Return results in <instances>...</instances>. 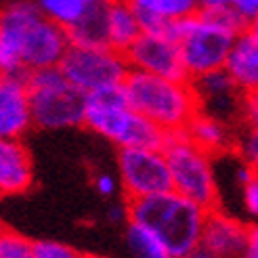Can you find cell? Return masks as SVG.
I'll use <instances>...</instances> for the list:
<instances>
[{"label": "cell", "instance_id": "cell-3", "mask_svg": "<svg viewBox=\"0 0 258 258\" xmlns=\"http://www.w3.org/2000/svg\"><path fill=\"white\" fill-rule=\"evenodd\" d=\"M126 103L164 133L185 131L200 111L189 80L162 78L131 70L120 86Z\"/></svg>", "mask_w": 258, "mask_h": 258}, {"label": "cell", "instance_id": "cell-19", "mask_svg": "<svg viewBox=\"0 0 258 258\" xmlns=\"http://www.w3.org/2000/svg\"><path fill=\"white\" fill-rule=\"evenodd\" d=\"M105 17H107V46L124 50L143 34L141 19L137 15L131 0H105Z\"/></svg>", "mask_w": 258, "mask_h": 258}, {"label": "cell", "instance_id": "cell-7", "mask_svg": "<svg viewBox=\"0 0 258 258\" xmlns=\"http://www.w3.org/2000/svg\"><path fill=\"white\" fill-rule=\"evenodd\" d=\"M59 70L84 95L120 88L131 72L124 53L111 46H70Z\"/></svg>", "mask_w": 258, "mask_h": 258}, {"label": "cell", "instance_id": "cell-24", "mask_svg": "<svg viewBox=\"0 0 258 258\" xmlns=\"http://www.w3.org/2000/svg\"><path fill=\"white\" fill-rule=\"evenodd\" d=\"M233 151L241 162H246L252 170L258 172V131L239 124V128H235Z\"/></svg>", "mask_w": 258, "mask_h": 258}, {"label": "cell", "instance_id": "cell-9", "mask_svg": "<svg viewBox=\"0 0 258 258\" xmlns=\"http://www.w3.org/2000/svg\"><path fill=\"white\" fill-rule=\"evenodd\" d=\"M128 68L135 72H145L162 78L187 80L178 44L172 34L143 32L137 40L124 50Z\"/></svg>", "mask_w": 258, "mask_h": 258}, {"label": "cell", "instance_id": "cell-13", "mask_svg": "<svg viewBox=\"0 0 258 258\" xmlns=\"http://www.w3.org/2000/svg\"><path fill=\"white\" fill-rule=\"evenodd\" d=\"M248 241V225L239 216L216 206L206 212L200 246L212 258H243Z\"/></svg>", "mask_w": 258, "mask_h": 258}, {"label": "cell", "instance_id": "cell-29", "mask_svg": "<svg viewBox=\"0 0 258 258\" xmlns=\"http://www.w3.org/2000/svg\"><path fill=\"white\" fill-rule=\"evenodd\" d=\"M107 221L113 223V225H118V223H128V202H115L109 206V210H107Z\"/></svg>", "mask_w": 258, "mask_h": 258}, {"label": "cell", "instance_id": "cell-5", "mask_svg": "<svg viewBox=\"0 0 258 258\" xmlns=\"http://www.w3.org/2000/svg\"><path fill=\"white\" fill-rule=\"evenodd\" d=\"M162 151L168 164L172 191L206 210L216 208L218 180L214 158L210 153L193 143L185 131L166 133Z\"/></svg>", "mask_w": 258, "mask_h": 258}, {"label": "cell", "instance_id": "cell-18", "mask_svg": "<svg viewBox=\"0 0 258 258\" xmlns=\"http://www.w3.org/2000/svg\"><path fill=\"white\" fill-rule=\"evenodd\" d=\"M185 133L193 143L204 151H208L212 158L231 151L235 143V126H229L227 122L218 120L206 111H198L193 115Z\"/></svg>", "mask_w": 258, "mask_h": 258}, {"label": "cell", "instance_id": "cell-35", "mask_svg": "<svg viewBox=\"0 0 258 258\" xmlns=\"http://www.w3.org/2000/svg\"><path fill=\"white\" fill-rule=\"evenodd\" d=\"M88 5H95V3H101V0H86Z\"/></svg>", "mask_w": 258, "mask_h": 258}, {"label": "cell", "instance_id": "cell-33", "mask_svg": "<svg viewBox=\"0 0 258 258\" xmlns=\"http://www.w3.org/2000/svg\"><path fill=\"white\" fill-rule=\"evenodd\" d=\"M248 30H252L254 34H258V15H254V17L248 21Z\"/></svg>", "mask_w": 258, "mask_h": 258}, {"label": "cell", "instance_id": "cell-32", "mask_svg": "<svg viewBox=\"0 0 258 258\" xmlns=\"http://www.w3.org/2000/svg\"><path fill=\"white\" fill-rule=\"evenodd\" d=\"M200 9H221V7H233V0H198Z\"/></svg>", "mask_w": 258, "mask_h": 258}, {"label": "cell", "instance_id": "cell-6", "mask_svg": "<svg viewBox=\"0 0 258 258\" xmlns=\"http://www.w3.org/2000/svg\"><path fill=\"white\" fill-rule=\"evenodd\" d=\"M30 88L32 120L42 131H66L82 126L86 95L80 93L59 68L36 70L25 76Z\"/></svg>", "mask_w": 258, "mask_h": 258}, {"label": "cell", "instance_id": "cell-22", "mask_svg": "<svg viewBox=\"0 0 258 258\" xmlns=\"http://www.w3.org/2000/svg\"><path fill=\"white\" fill-rule=\"evenodd\" d=\"M36 7L46 19L68 30L86 11L88 3L86 0H36Z\"/></svg>", "mask_w": 258, "mask_h": 258}, {"label": "cell", "instance_id": "cell-8", "mask_svg": "<svg viewBox=\"0 0 258 258\" xmlns=\"http://www.w3.org/2000/svg\"><path fill=\"white\" fill-rule=\"evenodd\" d=\"M118 180L124 200H141L170 191V172L164 151L153 147H122L118 149Z\"/></svg>", "mask_w": 258, "mask_h": 258}, {"label": "cell", "instance_id": "cell-17", "mask_svg": "<svg viewBox=\"0 0 258 258\" xmlns=\"http://www.w3.org/2000/svg\"><path fill=\"white\" fill-rule=\"evenodd\" d=\"M225 70L243 93L258 90V34L246 28L235 36Z\"/></svg>", "mask_w": 258, "mask_h": 258}, {"label": "cell", "instance_id": "cell-14", "mask_svg": "<svg viewBox=\"0 0 258 258\" xmlns=\"http://www.w3.org/2000/svg\"><path fill=\"white\" fill-rule=\"evenodd\" d=\"M34 128L25 76L0 74V139H23Z\"/></svg>", "mask_w": 258, "mask_h": 258}, {"label": "cell", "instance_id": "cell-31", "mask_svg": "<svg viewBox=\"0 0 258 258\" xmlns=\"http://www.w3.org/2000/svg\"><path fill=\"white\" fill-rule=\"evenodd\" d=\"M243 258H258V223L248 225V241Z\"/></svg>", "mask_w": 258, "mask_h": 258}, {"label": "cell", "instance_id": "cell-1", "mask_svg": "<svg viewBox=\"0 0 258 258\" xmlns=\"http://www.w3.org/2000/svg\"><path fill=\"white\" fill-rule=\"evenodd\" d=\"M248 28L233 7L200 9L174 23V40L183 59L187 80L223 70L235 36Z\"/></svg>", "mask_w": 258, "mask_h": 258}, {"label": "cell", "instance_id": "cell-10", "mask_svg": "<svg viewBox=\"0 0 258 258\" xmlns=\"http://www.w3.org/2000/svg\"><path fill=\"white\" fill-rule=\"evenodd\" d=\"M68 30L57 25L55 21L46 19L42 13L32 19L21 40V59L23 72L44 70V68H59L61 59L66 57L70 48Z\"/></svg>", "mask_w": 258, "mask_h": 258}, {"label": "cell", "instance_id": "cell-26", "mask_svg": "<svg viewBox=\"0 0 258 258\" xmlns=\"http://www.w3.org/2000/svg\"><path fill=\"white\" fill-rule=\"evenodd\" d=\"M239 193H241L243 210H246L252 218H258V172L256 170L252 172V176L246 180V183H243Z\"/></svg>", "mask_w": 258, "mask_h": 258}, {"label": "cell", "instance_id": "cell-27", "mask_svg": "<svg viewBox=\"0 0 258 258\" xmlns=\"http://www.w3.org/2000/svg\"><path fill=\"white\" fill-rule=\"evenodd\" d=\"M241 124L258 131V90L243 95V109H241Z\"/></svg>", "mask_w": 258, "mask_h": 258}, {"label": "cell", "instance_id": "cell-2", "mask_svg": "<svg viewBox=\"0 0 258 258\" xmlns=\"http://www.w3.org/2000/svg\"><path fill=\"white\" fill-rule=\"evenodd\" d=\"M206 212V208L178 196L172 189L128 202V221L153 231L172 258H185L189 252L200 248Z\"/></svg>", "mask_w": 258, "mask_h": 258}, {"label": "cell", "instance_id": "cell-30", "mask_svg": "<svg viewBox=\"0 0 258 258\" xmlns=\"http://www.w3.org/2000/svg\"><path fill=\"white\" fill-rule=\"evenodd\" d=\"M233 9L246 21H250L254 15H258V0H233Z\"/></svg>", "mask_w": 258, "mask_h": 258}, {"label": "cell", "instance_id": "cell-15", "mask_svg": "<svg viewBox=\"0 0 258 258\" xmlns=\"http://www.w3.org/2000/svg\"><path fill=\"white\" fill-rule=\"evenodd\" d=\"M34 185V160L23 139H0V198L21 196Z\"/></svg>", "mask_w": 258, "mask_h": 258}, {"label": "cell", "instance_id": "cell-4", "mask_svg": "<svg viewBox=\"0 0 258 258\" xmlns=\"http://www.w3.org/2000/svg\"><path fill=\"white\" fill-rule=\"evenodd\" d=\"M82 126L97 137L122 147H153L162 149L166 133L143 118L126 103L120 88L86 95Z\"/></svg>", "mask_w": 258, "mask_h": 258}, {"label": "cell", "instance_id": "cell-16", "mask_svg": "<svg viewBox=\"0 0 258 258\" xmlns=\"http://www.w3.org/2000/svg\"><path fill=\"white\" fill-rule=\"evenodd\" d=\"M143 32L172 34L174 23L200 11L198 0H131Z\"/></svg>", "mask_w": 258, "mask_h": 258}, {"label": "cell", "instance_id": "cell-34", "mask_svg": "<svg viewBox=\"0 0 258 258\" xmlns=\"http://www.w3.org/2000/svg\"><path fill=\"white\" fill-rule=\"evenodd\" d=\"M84 258H107V256H101V254H84Z\"/></svg>", "mask_w": 258, "mask_h": 258}, {"label": "cell", "instance_id": "cell-23", "mask_svg": "<svg viewBox=\"0 0 258 258\" xmlns=\"http://www.w3.org/2000/svg\"><path fill=\"white\" fill-rule=\"evenodd\" d=\"M0 258H34V241L15 229L0 225Z\"/></svg>", "mask_w": 258, "mask_h": 258}, {"label": "cell", "instance_id": "cell-25", "mask_svg": "<svg viewBox=\"0 0 258 258\" xmlns=\"http://www.w3.org/2000/svg\"><path fill=\"white\" fill-rule=\"evenodd\" d=\"M34 258H84V254L57 239H38L34 241Z\"/></svg>", "mask_w": 258, "mask_h": 258}, {"label": "cell", "instance_id": "cell-28", "mask_svg": "<svg viewBox=\"0 0 258 258\" xmlns=\"http://www.w3.org/2000/svg\"><path fill=\"white\" fill-rule=\"evenodd\" d=\"M93 185H95L97 193H99V196H103V198H113L115 193L120 191V180H118V176H113L111 172H99V174H95Z\"/></svg>", "mask_w": 258, "mask_h": 258}, {"label": "cell", "instance_id": "cell-21", "mask_svg": "<svg viewBox=\"0 0 258 258\" xmlns=\"http://www.w3.org/2000/svg\"><path fill=\"white\" fill-rule=\"evenodd\" d=\"M126 250L131 258H172L168 248L162 243V239L149 231L147 227L139 225L135 221H128L124 229Z\"/></svg>", "mask_w": 258, "mask_h": 258}, {"label": "cell", "instance_id": "cell-11", "mask_svg": "<svg viewBox=\"0 0 258 258\" xmlns=\"http://www.w3.org/2000/svg\"><path fill=\"white\" fill-rule=\"evenodd\" d=\"M193 93L198 99L200 111H206L214 118L227 122L229 126L241 124V109H243V90L233 82L227 70H214L189 80Z\"/></svg>", "mask_w": 258, "mask_h": 258}, {"label": "cell", "instance_id": "cell-20", "mask_svg": "<svg viewBox=\"0 0 258 258\" xmlns=\"http://www.w3.org/2000/svg\"><path fill=\"white\" fill-rule=\"evenodd\" d=\"M68 36L72 46H107L105 0L88 5L82 15L68 28Z\"/></svg>", "mask_w": 258, "mask_h": 258}, {"label": "cell", "instance_id": "cell-12", "mask_svg": "<svg viewBox=\"0 0 258 258\" xmlns=\"http://www.w3.org/2000/svg\"><path fill=\"white\" fill-rule=\"evenodd\" d=\"M40 15L36 3L13 0L0 9V74L25 76L21 59V40L34 17Z\"/></svg>", "mask_w": 258, "mask_h": 258}]
</instances>
